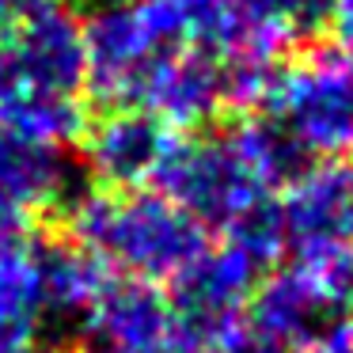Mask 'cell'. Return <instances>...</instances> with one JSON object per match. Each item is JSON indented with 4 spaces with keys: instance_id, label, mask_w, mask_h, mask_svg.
Listing matches in <instances>:
<instances>
[{
    "instance_id": "cell-1",
    "label": "cell",
    "mask_w": 353,
    "mask_h": 353,
    "mask_svg": "<svg viewBox=\"0 0 353 353\" xmlns=\"http://www.w3.org/2000/svg\"><path fill=\"white\" fill-rule=\"evenodd\" d=\"M65 232L99 254L107 270L152 285L171 281L209 247V232L152 186L122 194L99 190L65 224Z\"/></svg>"
},
{
    "instance_id": "cell-2",
    "label": "cell",
    "mask_w": 353,
    "mask_h": 353,
    "mask_svg": "<svg viewBox=\"0 0 353 353\" xmlns=\"http://www.w3.org/2000/svg\"><path fill=\"white\" fill-rule=\"evenodd\" d=\"M307 160H353V61L345 50H312L281 65L262 103Z\"/></svg>"
},
{
    "instance_id": "cell-3",
    "label": "cell",
    "mask_w": 353,
    "mask_h": 353,
    "mask_svg": "<svg viewBox=\"0 0 353 353\" xmlns=\"http://www.w3.org/2000/svg\"><path fill=\"white\" fill-rule=\"evenodd\" d=\"M152 190L183 205L201 228H224L247 205L266 198L262 179L251 171L243 152L236 148L232 133L213 137H175L168 160L152 179Z\"/></svg>"
},
{
    "instance_id": "cell-4",
    "label": "cell",
    "mask_w": 353,
    "mask_h": 353,
    "mask_svg": "<svg viewBox=\"0 0 353 353\" xmlns=\"http://www.w3.org/2000/svg\"><path fill=\"white\" fill-rule=\"evenodd\" d=\"M259 274L262 270L232 243L205 247L198 259L186 262L171 277L168 304L171 319H175V334L213 350L221 338L243 327V312L251 304Z\"/></svg>"
},
{
    "instance_id": "cell-5",
    "label": "cell",
    "mask_w": 353,
    "mask_h": 353,
    "mask_svg": "<svg viewBox=\"0 0 353 353\" xmlns=\"http://www.w3.org/2000/svg\"><path fill=\"white\" fill-rule=\"evenodd\" d=\"M84 50H88V103H99L103 110L137 107L152 65L163 54L148 27L137 0H103L84 19Z\"/></svg>"
},
{
    "instance_id": "cell-6",
    "label": "cell",
    "mask_w": 353,
    "mask_h": 353,
    "mask_svg": "<svg viewBox=\"0 0 353 353\" xmlns=\"http://www.w3.org/2000/svg\"><path fill=\"white\" fill-rule=\"evenodd\" d=\"M285 251L296 262H323L353 251V160H312L285 183Z\"/></svg>"
},
{
    "instance_id": "cell-7",
    "label": "cell",
    "mask_w": 353,
    "mask_h": 353,
    "mask_svg": "<svg viewBox=\"0 0 353 353\" xmlns=\"http://www.w3.org/2000/svg\"><path fill=\"white\" fill-rule=\"evenodd\" d=\"M39 285V307H42V334L54 338V345H69L84 338L88 315L99 300L103 285L110 281V270L99 254H92L84 243L69 232H42L27 247Z\"/></svg>"
},
{
    "instance_id": "cell-8",
    "label": "cell",
    "mask_w": 353,
    "mask_h": 353,
    "mask_svg": "<svg viewBox=\"0 0 353 353\" xmlns=\"http://www.w3.org/2000/svg\"><path fill=\"white\" fill-rule=\"evenodd\" d=\"M4 57L16 88L54 95H84L88 88L84 19L61 0L12 23L4 34Z\"/></svg>"
},
{
    "instance_id": "cell-9",
    "label": "cell",
    "mask_w": 353,
    "mask_h": 353,
    "mask_svg": "<svg viewBox=\"0 0 353 353\" xmlns=\"http://www.w3.org/2000/svg\"><path fill=\"white\" fill-rule=\"evenodd\" d=\"M175 137L179 133L152 110L114 107L103 110V118H92L77 152L103 190H145L152 186L160 163L168 160Z\"/></svg>"
},
{
    "instance_id": "cell-10",
    "label": "cell",
    "mask_w": 353,
    "mask_h": 353,
    "mask_svg": "<svg viewBox=\"0 0 353 353\" xmlns=\"http://www.w3.org/2000/svg\"><path fill=\"white\" fill-rule=\"evenodd\" d=\"M92 353H156L175 338L168 292L141 277H110L88 315Z\"/></svg>"
},
{
    "instance_id": "cell-11",
    "label": "cell",
    "mask_w": 353,
    "mask_h": 353,
    "mask_svg": "<svg viewBox=\"0 0 353 353\" xmlns=\"http://www.w3.org/2000/svg\"><path fill=\"white\" fill-rule=\"evenodd\" d=\"M141 110H152L171 130H201L228 110L224 95V65L221 57L198 50H175L152 65L141 88Z\"/></svg>"
},
{
    "instance_id": "cell-12",
    "label": "cell",
    "mask_w": 353,
    "mask_h": 353,
    "mask_svg": "<svg viewBox=\"0 0 353 353\" xmlns=\"http://www.w3.org/2000/svg\"><path fill=\"white\" fill-rule=\"evenodd\" d=\"M327 315H334V307L323 296L312 270L292 262L254 285L251 304H247V327L262 330L296 353Z\"/></svg>"
},
{
    "instance_id": "cell-13",
    "label": "cell",
    "mask_w": 353,
    "mask_h": 353,
    "mask_svg": "<svg viewBox=\"0 0 353 353\" xmlns=\"http://www.w3.org/2000/svg\"><path fill=\"white\" fill-rule=\"evenodd\" d=\"M0 125L31 141H42V145L77 148L92 125V103H88V95H54L16 88L0 103Z\"/></svg>"
},
{
    "instance_id": "cell-14",
    "label": "cell",
    "mask_w": 353,
    "mask_h": 353,
    "mask_svg": "<svg viewBox=\"0 0 353 353\" xmlns=\"http://www.w3.org/2000/svg\"><path fill=\"white\" fill-rule=\"evenodd\" d=\"M31 247V243H27ZM42 338V307L31 254H0V353H31Z\"/></svg>"
},
{
    "instance_id": "cell-15",
    "label": "cell",
    "mask_w": 353,
    "mask_h": 353,
    "mask_svg": "<svg viewBox=\"0 0 353 353\" xmlns=\"http://www.w3.org/2000/svg\"><path fill=\"white\" fill-rule=\"evenodd\" d=\"M65 152L69 148L42 145V141H31L23 133H12L0 125V190L23 201L31 213L42 209L57 171H61Z\"/></svg>"
},
{
    "instance_id": "cell-16",
    "label": "cell",
    "mask_w": 353,
    "mask_h": 353,
    "mask_svg": "<svg viewBox=\"0 0 353 353\" xmlns=\"http://www.w3.org/2000/svg\"><path fill=\"white\" fill-rule=\"evenodd\" d=\"M228 133H232V141H236V148L243 152V160L251 163V171L262 179L266 190H277V186L292 183V179L312 163L300 152L296 141H292L270 114L243 118V122L232 125Z\"/></svg>"
},
{
    "instance_id": "cell-17",
    "label": "cell",
    "mask_w": 353,
    "mask_h": 353,
    "mask_svg": "<svg viewBox=\"0 0 353 353\" xmlns=\"http://www.w3.org/2000/svg\"><path fill=\"white\" fill-rule=\"evenodd\" d=\"M224 243H232L236 251H243L259 270L274 266L285 254V221H281V205L274 194L259 198L254 205H247L236 221L224 224Z\"/></svg>"
},
{
    "instance_id": "cell-18",
    "label": "cell",
    "mask_w": 353,
    "mask_h": 353,
    "mask_svg": "<svg viewBox=\"0 0 353 353\" xmlns=\"http://www.w3.org/2000/svg\"><path fill=\"white\" fill-rule=\"evenodd\" d=\"M31 239H34V213L23 201L8 198L0 190V254L27 251Z\"/></svg>"
},
{
    "instance_id": "cell-19",
    "label": "cell",
    "mask_w": 353,
    "mask_h": 353,
    "mask_svg": "<svg viewBox=\"0 0 353 353\" xmlns=\"http://www.w3.org/2000/svg\"><path fill=\"white\" fill-rule=\"evenodd\" d=\"M296 353H353V312L327 315Z\"/></svg>"
},
{
    "instance_id": "cell-20",
    "label": "cell",
    "mask_w": 353,
    "mask_h": 353,
    "mask_svg": "<svg viewBox=\"0 0 353 353\" xmlns=\"http://www.w3.org/2000/svg\"><path fill=\"white\" fill-rule=\"evenodd\" d=\"M213 353H292V350L243 323V327H236L228 338H221V342L213 345Z\"/></svg>"
},
{
    "instance_id": "cell-21",
    "label": "cell",
    "mask_w": 353,
    "mask_h": 353,
    "mask_svg": "<svg viewBox=\"0 0 353 353\" xmlns=\"http://www.w3.org/2000/svg\"><path fill=\"white\" fill-rule=\"evenodd\" d=\"M323 27L338 39V50H353V0H327Z\"/></svg>"
},
{
    "instance_id": "cell-22",
    "label": "cell",
    "mask_w": 353,
    "mask_h": 353,
    "mask_svg": "<svg viewBox=\"0 0 353 353\" xmlns=\"http://www.w3.org/2000/svg\"><path fill=\"white\" fill-rule=\"evenodd\" d=\"M156 353H213V350H205V345H198V342H190V338L175 334L168 345H160Z\"/></svg>"
},
{
    "instance_id": "cell-23",
    "label": "cell",
    "mask_w": 353,
    "mask_h": 353,
    "mask_svg": "<svg viewBox=\"0 0 353 353\" xmlns=\"http://www.w3.org/2000/svg\"><path fill=\"white\" fill-rule=\"evenodd\" d=\"M345 54H350V61H353V50H345Z\"/></svg>"
}]
</instances>
